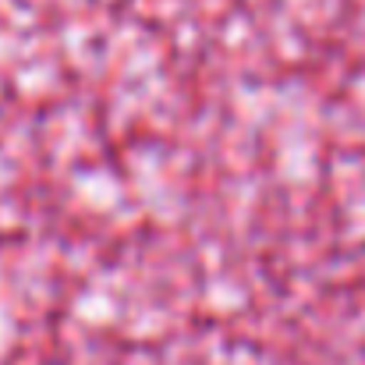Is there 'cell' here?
Here are the masks:
<instances>
[{"instance_id":"6da1fadb","label":"cell","mask_w":365,"mask_h":365,"mask_svg":"<svg viewBox=\"0 0 365 365\" xmlns=\"http://www.w3.org/2000/svg\"><path fill=\"white\" fill-rule=\"evenodd\" d=\"M359 255H362V259H365V238H362V245H359Z\"/></svg>"}]
</instances>
